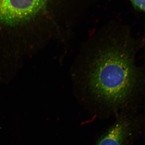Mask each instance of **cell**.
<instances>
[{"label": "cell", "instance_id": "obj_1", "mask_svg": "<svg viewBox=\"0 0 145 145\" xmlns=\"http://www.w3.org/2000/svg\"><path fill=\"white\" fill-rule=\"evenodd\" d=\"M126 43H111L96 53L90 64L87 86L98 101L112 108L123 106L142 89L143 72Z\"/></svg>", "mask_w": 145, "mask_h": 145}, {"label": "cell", "instance_id": "obj_2", "mask_svg": "<svg viewBox=\"0 0 145 145\" xmlns=\"http://www.w3.org/2000/svg\"><path fill=\"white\" fill-rule=\"evenodd\" d=\"M49 0H0V22L13 25L26 22L45 9Z\"/></svg>", "mask_w": 145, "mask_h": 145}, {"label": "cell", "instance_id": "obj_3", "mask_svg": "<svg viewBox=\"0 0 145 145\" xmlns=\"http://www.w3.org/2000/svg\"><path fill=\"white\" fill-rule=\"evenodd\" d=\"M135 119L121 116L100 136L95 145H127L137 129Z\"/></svg>", "mask_w": 145, "mask_h": 145}, {"label": "cell", "instance_id": "obj_4", "mask_svg": "<svg viewBox=\"0 0 145 145\" xmlns=\"http://www.w3.org/2000/svg\"><path fill=\"white\" fill-rule=\"evenodd\" d=\"M135 8L145 13V0H129Z\"/></svg>", "mask_w": 145, "mask_h": 145}]
</instances>
